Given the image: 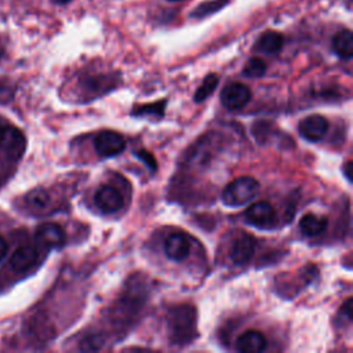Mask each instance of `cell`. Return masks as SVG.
I'll return each instance as SVG.
<instances>
[{
  "label": "cell",
  "instance_id": "26",
  "mask_svg": "<svg viewBox=\"0 0 353 353\" xmlns=\"http://www.w3.org/2000/svg\"><path fill=\"white\" fill-rule=\"evenodd\" d=\"M1 52H3V50H1V47H0V55H1Z\"/></svg>",
  "mask_w": 353,
  "mask_h": 353
},
{
  "label": "cell",
  "instance_id": "1",
  "mask_svg": "<svg viewBox=\"0 0 353 353\" xmlns=\"http://www.w3.org/2000/svg\"><path fill=\"white\" fill-rule=\"evenodd\" d=\"M170 334L172 343L185 345L196 336V312L192 306L182 305L171 310L170 319Z\"/></svg>",
  "mask_w": 353,
  "mask_h": 353
},
{
  "label": "cell",
  "instance_id": "18",
  "mask_svg": "<svg viewBox=\"0 0 353 353\" xmlns=\"http://www.w3.org/2000/svg\"><path fill=\"white\" fill-rule=\"evenodd\" d=\"M218 85V76L215 73H211V74H207L203 80V83L199 85V88L196 90L194 92V97L193 99L196 102H203L204 99H207L216 88Z\"/></svg>",
  "mask_w": 353,
  "mask_h": 353
},
{
  "label": "cell",
  "instance_id": "10",
  "mask_svg": "<svg viewBox=\"0 0 353 353\" xmlns=\"http://www.w3.org/2000/svg\"><path fill=\"white\" fill-rule=\"evenodd\" d=\"M255 250V239L248 233H240L232 243L230 259L236 265L247 263Z\"/></svg>",
  "mask_w": 353,
  "mask_h": 353
},
{
  "label": "cell",
  "instance_id": "9",
  "mask_svg": "<svg viewBox=\"0 0 353 353\" xmlns=\"http://www.w3.org/2000/svg\"><path fill=\"white\" fill-rule=\"evenodd\" d=\"M36 239L41 245L47 248H59L65 244L66 236L58 223L46 222L37 228Z\"/></svg>",
  "mask_w": 353,
  "mask_h": 353
},
{
  "label": "cell",
  "instance_id": "27",
  "mask_svg": "<svg viewBox=\"0 0 353 353\" xmlns=\"http://www.w3.org/2000/svg\"><path fill=\"white\" fill-rule=\"evenodd\" d=\"M170 1H179V0H170Z\"/></svg>",
  "mask_w": 353,
  "mask_h": 353
},
{
  "label": "cell",
  "instance_id": "11",
  "mask_svg": "<svg viewBox=\"0 0 353 353\" xmlns=\"http://www.w3.org/2000/svg\"><path fill=\"white\" fill-rule=\"evenodd\" d=\"M190 251V241L183 233L170 234L164 243V252L172 261H183Z\"/></svg>",
  "mask_w": 353,
  "mask_h": 353
},
{
  "label": "cell",
  "instance_id": "7",
  "mask_svg": "<svg viewBox=\"0 0 353 353\" xmlns=\"http://www.w3.org/2000/svg\"><path fill=\"white\" fill-rule=\"evenodd\" d=\"M95 204L97 207L103 212V214H113L117 212L119 210H121L124 200L121 193L110 186V185H102L94 196Z\"/></svg>",
  "mask_w": 353,
  "mask_h": 353
},
{
  "label": "cell",
  "instance_id": "19",
  "mask_svg": "<svg viewBox=\"0 0 353 353\" xmlns=\"http://www.w3.org/2000/svg\"><path fill=\"white\" fill-rule=\"evenodd\" d=\"M266 72V63L261 58H251L247 63L245 68L243 69V74L245 77H262Z\"/></svg>",
  "mask_w": 353,
  "mask_h": 353
},
{
  "label": "cell",
  "instance_id": "24",
  "mask_svg": "<svg viewBox=\"0 0 353 353\" xmlns=\"http://www.w3.org/2000/svg\"><path fill=\"white\" fill-rule=\"evenodd\" d=\"M352 163L350 161H347L346 163V165L343 167V171H345V176H346V179L347 181H352Z\"/></svg>",
  "mask_w": 353,
  "mask_h": 353
},
{
  "label": "cell",
  "instance_id": "23",
  "mask_svg": "<svg viewBox=\"0 0 353 353\" xmlns=\"http://www.w3.org/2000/svg\"><path fill=\"white\" fill-rule=\"evenodd\" d=\"M7 250H8V243H7V240H6L3 236H0V261L6 256Z\"/></svg>",
  "mask_w": 353,
  "mask_h": 353
},
{
  "label": "cell",
  "instance_id": "17",
  "mask_svg": "<svg viewBox=\"0 0 353 353\" xmlns=\"http://www.w3.org/2000/svg\"><path fill=\"white\" fill-rule=\"evenodd\" d=\"M26 204L33 211H43L50 205V194L44 189H33L26 196Z\"/></svg>",
  "mask_w": 353,
  "mask_h": 353
},
{
  "label": "cell",
  "instance_id": "12",
  "mask_svg": "<svg viewBox=\"0 0 353 353\" xmlns=\"http://www.w3.org/2000/svg\"><path fill=\"white\" fill-rule=\"evenodd\" d=\"M37 256H39V252L37 250L33 247V245H21L18 247L11 258H10V266L18 272V273H23V272H28L37 261Z\"/></svg>",
  "mask_w": 353,
  "mask_h": 353
},
{
  "label": "cell",
  "instance_id": "6",
  "mask_svg": "<svg viewBox=\"0 0 353 353\" xmlns=\"http://www.w3.org/2000/svg\"><path fill=\"white\" fill-rule=\"evenodd\" d=\"M251 99V91L250 88L239 81H234L232 84H228L222 94H221V101L225 108L237 110L244 108Z\"/></svg>",
  "mask_w": 353,
  "mask_h": 353
},
{
  "label": "cell",
  "instance_id": "21",
  "mask_svg": "<svg viewBox=\"0 0 353 353\" xmlns=\"http://www.w3.org/2000/svg\"><path fill=\"white\" fill-rule=\"evenodd\" d=\"M137 157L141 159L142 161H145L146 165H148L152 171L156 170V160H154L153 156H152L150 153H148L146 150H138V152H137Z\"/></svg>",
  "mask_w": 353,
  "mask_h": 353
},
{
  "label": "cell",
  "instance_id": "22",
  "mask_svg": "<svg viewBox=\"0 0 353 353\" xmlns=\"http://www.w3.org/2000/svg\"><path fill=\"white\" fill-rule=\"evenodd\" d=\"M352 303H353V301H352V298H349L346 302H345V305H343V313L346 314V319H347V321H350L352 320Z\"/></svg>",
  "mask_w": 353,
  "mask_h": 353
},
{
  "label": "cell",
  "instance_id": "13",
  "mask_svg": "<svg viewBox=\"0 0 353 353\" xmlns=\"http://www.w3.org/2000/svg\"><path fill=\"white\" fill-rule=\"evenodd\" d=\"M266 346L268 341L265 335L256 330H247L236 341L237 350L243 353H261Z\"/></svg>",
  "mask_w": 353,
  "mask_h": 353
},
{
  "label": "cell",
  "instance_id": "20",
  "mask_svg": "<svg viewBox=\"0 0 353 353\" xmlns=\"http://www.w3.org/2000/svg\"><path fill=\"white\" fill-rule=\"evenodd\" d=\"M228 0H215V1H210V3H204L201 6H199L193 12L192 15L193 17H204L210 12H214L216 10H219L221 7H223V4L226 3Z\"/></svg>",
  "mask_w": 353,
  "mask_h": 353
},
{
  "label": "cell",
  "instance_id": "3",
  "mask_svg": "<svg viewBox=\"0 0 353 353\" xmlns=\"http://www.w3.org/2000/svg\"><path fill=\"white\" fill-rule=\"evenodd\" d=\"M25 137L17 127L7 123L0 125V152L4 156L12 160L19 159L25 150Z\"/></svg>",
  "mask_w": 353,
  "mask_h": 353
},
{
  "label": "cell",
  "instance_id": "14",
  "mask_svg": "<svg viewBox=\"0 0 353 353\" xmlns=\"http://www.w3.org/2000/svg\"><path fill=\"white\" fill-rule=\"evenodd\" d=\"M328 226V219L327 216L323 215H316V214H306L301 218L299 221V229L305 236L314 237L323 233Z\"/></svg>",
  "mask_w": 353,
  "mask_h": 353
},
{
  "label": "cell",
  "instance_id": "5",
  "mask_svg": "<svg viewBox=\"0 0 353 353\" xmlns=\"http://www.w3.org/2000/svg\"><path fill=\"white\" fill-rule=\"evenodd\" d=\"M244 216L250 225L261 229L272 228L276 222V211L273 205L268 201L254 203L247 208Z\"/></svg>",
  "mask_w": 353,
  "mask_h": 353
},
{
  "label": "cell",
  "instance_id": "2",
  "mask_svg": "<svg viewBox=\"0 0 353 353\" xmlns=\"http://www.w3.org/2000/svg\"><path fill=\"white\" fill-rule=\"evenodd\" d=\"M259 192V183L252 176L233 179L222 192V201L229 207H240L251 201Z\"/></svg>",
  "mask_w": 353,
  "mask_h": 353
},
{
  "label": "cell",
  "instance_id": "15",
  "mask_svg": "<svg viewBox=\"0 0 353 353\" xmlns=\"http://www.w3.org/2000/svg\"><path fill=\"white\" fill-rule=\"evenodd\" d=\"M334 51L342 59H350L353 57V34L349 29H343L334 36Z\"/></svg>",
  "mask_w": 353,
  "mask_h": 353
},
{
  "label": "cell",
  "instance_id": "16",
  "mask_svg": "<svg viewBox=\"0 0 353 353\" xmlns=\"http://www.w3.org/2000/svg\"><path fill=\"white\" fill-rule=\"evenodd\" d=\"M283 36L279 32H265L256 41V50L266 54H276L283 47Z\"/></svg>",
  "mask_w": 353,
  "mask_h": 353
},
{
  "label": "cell",
  "instance_id": "8",
  "mask_svg": "<svg viewBox=\"0 0 353 353\" xmlns=\"http://www.w3.org/2000/svg\"><path fill=\"white\" fill-rule=\"evenodd\" d=\"M298 130L306 141L319 142L328 131V121L320 114H310L301 120Z\"/></svg>",
  "mask_w": 353,
  "mask_h": 353
},
{
  "label": "cell",
  "instance_id": "4",
  "mask_svg": "<svg viewBox=\"0 0 353 353\" xmlns=\"http://www.w3.org/2000/svg\"><path fill=\"white\" fill-rule=\"evenodd\" d=\"M94 148L102 157H113L124 152L125 139L116 131H102L94 139Z\"/></svg>",
  "mask_w": 353,
  "mask_h": 353
},
{
  "label": "cell",
  "instance_id": "25",
  "mask_svg": "<svg viewBox=\"0 0 353 353\" xmlns=\"http://www.w3.org/2000/svg\"><path fill=\"white\" fill-rule=\"evenodd\" d=\"M57 4H65V3H69L70 0H54Z\"/></svg>",
  "mask_w": 353,
  "mask_h": 353
}]
</instances>
